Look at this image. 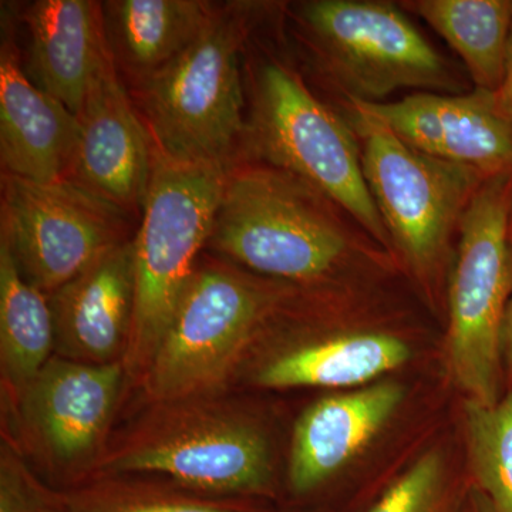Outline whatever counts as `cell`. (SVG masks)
<instances>
[{"label": "cell", "instance_id": "1", "mask_svg": "<svg viewBox=\"0 0 512 512\" xmlns=\"http://www.w3.org/2000/svg\"><path fill=\"white\" fill-rule=\"evenodd\" d=\"M340 212L295 175L242 164L229 168L207 247L261 275L322 281L355 251Z\"/></svg>", "mask_w": 512, "mask_h": 512}, {"label": "cell", "instance_id": "2", "mask_svg": "<svg viewBox=\"0 0 512 512\" xmlns=\"http://www.w3.org/2000/svg\"><path fill=\"white\" fill-rule=\"evenodd\" d=\"M249 18L248 3L217 6L191 46L138 84L147 130L161 156L231 168L247 130L239 56Z\"/></svg>", "mask_w": 512, "mask_h": 512}, {"label": "cell", "instance_id": "3", "mask_svg": "<svg viewBox=\"0 0 512 512\" xmlns=\"http://www.w3.org/2000/svg\"><path fill=\"white\" fill-rule=\"evenodd\" d=\"M228 171L154 150L143 221L133 238L136 301L123 357L127 372L146 373L207 247Z\"/></svg>", "mask_w": 512, "mask_h": 512}, {"label": "cell", "instance_id": "4", "mask_svg": "<svg viewBox=\"0 0 512 512\" xmlns=\"http://www.w3.org/2000/svg\"><path fill=\"white\" fill-rule=\"evenodd\" d=\"M244 143L258 163L301 178L370 237L392 245L366 183L355 130L285 64L259 66Z\"/></svg>", "mask_w": 512, "mask_h": 512}, {"label": "cell", "instance_id": "5", "mask_svg": "<svg viewBox=\"0 0 512 512\" xmlns=\"http://www.w3.org/2000/svg\"><path fill=\"white\" fill-rule=\"evenodd\" d=\"M512 173L480 185L458 227L448 306V366L467 399L495 404L507 377L505 315L512 295Z\"/></svg>", "mask_w": 512, "mask_h": 512}, {"label": "cell", "instance_id": "6", "mask_svg": "<svg viewBox=\"0 0 512 512\" xmlns=\"http://www.w3.org/2000/svg\"><path fill=\"white\" fill-rule=\"evenodd\" d=\"M295 16L348 100L384 103L404 89L463 92L460 74L394 3L311 0Z\"/></svg>", "mask_w": 512, "mask_h": 512}, {"label": "cell", "instance_id": "7", "mask_svg": "<svg viewBox=\"0 0 512 512\" xmlns=\"http://www.w3.org/2000/svg\"><path fill=\"white\" fill-rule=\"evenodd\" d=\"M284 298L281 286L258 281L234 265L198 261L144 373L148 396L174 403L210 392Z\"/></svg>", "mask_w": 512, "mask_h": 512}, {"label": "cell", "instance_id": "8", "mask_svg": "<svg viewBox=\"0 0 512 512\" xmlns=\"http://www.w3.org/2000/svg\"><path fill=\"white\" fill-rule=\"evenodd\" d=\"M363 173L390 244L413 271L430 276L487 178L471 168L421 153L382 121L348 103Z\"/></svg>", "mask_w": 512, "mask_h": 512}, {"label": "cell", "instance_id": "9", "mask_svg": "<svg viewBox=\"0 0 512 512\" xmlns=\"http://www.w3.org/2000/svg\"><path fill=\"white\" fill-rule=\"evenodd\" d=\"M127 212L73 181L3 174L2 235L23 278L52 293L128 241Z\"/></svg>", "mask_w": 512, "mask_h": 512}, {"label": "cell", "instance_id": "10", "mask_svg": "<svg viewBox=\"0 0 512 512\" xmlns=\"http://www.w3.org/2000/svg\"><path fill=\"white\" fill-rule=\"evenodd\" d=\"M128 440L104 463L117 473H158L198 490L249 493L268 485L264 434L222 410L183 409Z\"/></svg>", "mask_w": 512, "mask_h": 512}, {"label": "cell", "instance_id": "11", "mask_svg": "<svg viewBox=\"0 0 512 512\" xmlns=\"http://www.w3.org/2000/svg\"><path fill=\"white\" fill-rule=\"evenodd\" d=\"M348 103L427 156L471 168L485 178L512 173V123L487 90L421 92L384 103Z\"/></svg>", "mask_w": 512, "mask_h": 512}, {"label": "cell", "instance_id": "12", "mask_svg": "<svg viewBox=\"0 0 512 512\" xmlns=\"http://www.w3.org/2000/svg\"><path fill=\"white\" fill-rule=\"evenodd\" d=\"M77 117L79 146L66 180L127 214L143 208L153 173V140L131 106L110 52L94 73Z\"/></svg>", "mask_w": 512, "mask_h": 512}, {"label": "cell", "instance_id": "13", "mask_svg": "<svg viewBox=\"0 0 512 512\" xmlns=\"http://www.w3.org/2000/svg\"><path fill=\"white\" fill-rule=\"evenodd\" d=\"M9 16L0 42V161L5 173L53 183L64 180L80 140L79 117L30 82L20 63Z\"/></svg>", "mask_w": 512, "mask_h": 512}, {"label": "cell", "instance_id": "14", "mask_svg": "<svg viewBox=\"0 0 512 512\" xmlns=\"http://www.w3.org/2000/svg\"><path fill=\"white\" fill-rule=\"evenodd\" d=\"M134 301V241L128 239L50 293L59 356L94 365L116 362L126 353Z\"/></svg>", "mask_w": 512, "mask_h": 512}, {"label": "cell", "instance_id": "15", "mask_svg": "<svg viewBox=\"0 0 512 512\" xmlns=\"http://www.w3.org/2000/svg\"><path fill=\"white\" fill-rule=\"evenodd\" d=\"M124 365L50 357L23 390V412L52 456L73 461L97 446L109 424Z\"/></svg>", "mask_w": 512, "mask_h": 512}, {"label": "cell", "instance_id": "16", "mask_svg": "<svg viewBox=\"0 0 512 512\" xmlns=\"http://www.w3.org/2000/svg\"><path fill=\"white\" fill-rule=\"evenodd\" d=\"M30 82L76 116L94 73L109 55L103 6L90 0H36L23 10Z\"/></svg>", "mask_w": 512, "mask_h": 512}, {"label": "cell", "instance_id": "17", "mask_svg": "<svg viewBox=\"0 0 512 512\" xmlns=\"http://www.w3.org/2000/svg\"><path fill=\"white\" fill-rule=\"evenodd\" d=\"M404 397L400 384L384 382L325 397L299 417L293 431L289 483L308 493L355 458L392 419Z\"/></svg>", "mask_w": 512, "mask_h": 512}, {"label": "cell", "instance_id": "18", "mask_svg": "<svg viewBox=\"0 0 512 512\" xmlns=\"http://www.w3.org/2000/svg\"><path fill=\"white\" fill-rule=\"evenodd\" d=\"M217 6L201 0H114L104 3V32L114 63L140 84L191 46Z\"/></svg>", "mask_w": 512, "mask_h": 512}, {"label": "cell", "instance_id": "19", "mask_svg": "<svg viewBox=\"0 0 512 512\" xmlns=\"http://www.w3.org/2000/svg\"><path fill=\"white\" fill-rule=\"evenodd\" d=\"M410 356L409 345L387 333L342 336L276 357L256 382L268 389L352 387L403 366Z\"/></svg>", "mask_w": 512, "mask_h": 512}, {"label": "cell", "instance_id": "20", "mask_svg": "<svg viewBox=\"0 0 512 512\" xmlns=\"http://www.w3.org/2000/svg\"><path fill=\"white\" fill-rule=\"evenodd\" d=\"M403 6L426 20L461 57L476 89L491 93L500 89L512 0H413Z\"/></svg>", "mask_w": 512, "mask_h": 512}, {"label": "cell", "instance_id": "21", "mask_svg": "<svg viewBox=\"0 0 512 512\" xmlns=\"http://www.w3.org/2000/svg\"><path fill=\"white\" fill-rule=\"evenodd\" d=\"M55 346L49 299L23 278L8 245L0 241V355L9 382L23 393Z\"/></svg>", "mask_w": 512, "mask_h": 512}, {"label": "cell", "instance_id": "22", "mask_svg": "<svg viewBox=\"0 0 512 512\" xmlns=\"http://www.w3.org/2000/svg\"><path fill=\"white\" fill-rule=\"evenodd\" d=\"M468 458L476 487L497 512H512V384L497 403L467 399Z\"/></svg>", "mask_w": 512, "mask_h": 512}, {"label": "cell", "instance_id": "23", "mask_svg": "<svg viewBox=\"0 0 512 512\" xmlns=\"http://www.w3.org/2000/svg\"><path fill=\"white\" fill-rule=\"evenodd\" d=\"M369 512H451L441 454H424Z\"/></svg>", "mask_w": 512, "mask_h": 512}, {"label": "cell", "instance_id": "24", "mask_svg": "<svg viewBox=\"0 0 512 512\" xmlns=\"http://www.w3.org/2000/svg\"><path fill=\"white\" fill-rule=\"evenodd\" d=\"M79 512H234L214 505L180 500H90L80 504Z\"/></svg>", "mask_w": 512, "mask_h": 512}, {"label": "cell", "instance_id": "25", "mask_svg": "<svg viewBox=\"0 0 512 512\" xmlns=\"http://www.w3.org/2000/svg\"><path fill=\"white\" fill-rule=\"evenodd\" d=\"M494 94L498 107L512 123V25L510 40H508L507 57H505L503 82H501L500 89Z\"/></svg>", "mask_w": 512, "mask_h": 512}, {"label": "cell", "instance_id": "26", "mask_svg": "<svg viewBox=\"0 0 512 512\" xmlns=\"http://www.w3.org/2000/svg\"><path fill=\"white\" fill-rule=\"evenodd\" d=\"M508 237L512 249V214L510 218V227H508ZM503 359L505 377H507V386L512 384V295L510 305H508L507 315H505L503 330Z\"/></svg>", "mask_w": 512, "mask_h": 512}, {"label": "cell", "instance_id": "27", "mask_svg": "<svg viewBox=\"0 0 512 512\" xmlns=\"http://www.w3.org/2000/svg\"><path fill=\"white\" fill-rule=\"evenodd\" d=\"M460 512H497L494 505L488 500L483 491L478 490L476 485L470 488L466 494L463 507Z\"/></svg>", "mask_w": 512, "mask_h": 512}]
</instances>
